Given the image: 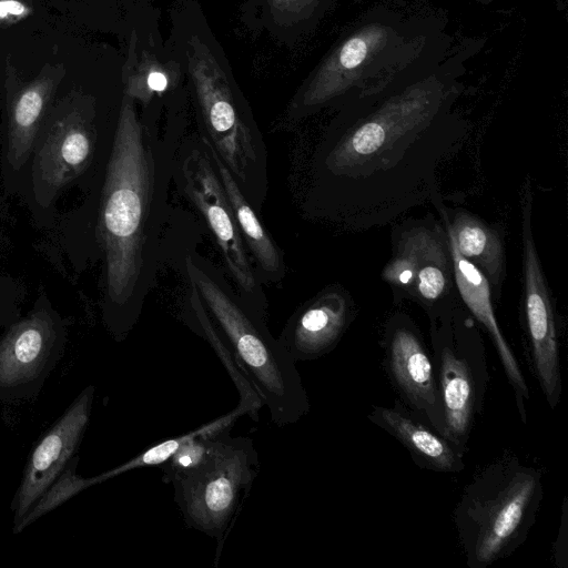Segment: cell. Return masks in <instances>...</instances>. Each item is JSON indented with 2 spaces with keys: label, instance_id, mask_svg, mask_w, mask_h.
Masks as SVG:
<instances>
[{
  "label": "cell",
  "instance_id": "obj_9",
  "mask_svg": "<svg viewBox=\"0 0 568 568\" xmlns=\"http://www.w3.org/2000/svg\"><path fill=\"white\" fill-rule=\"evenodd\" d=\"M523 324L529 365L548 406L555 409L562 394L559 329L552 296L532 231L534 190L521 192Z\"/></svg>",
  "mask_w": 568,
  "mask_h": 568
},
{
  "label": "cell",
  "instance_id": "obj_17",
  "mask_svg": "<svg viewBox=\"0 0 568 568\" xmlns=\"http://www.w3.org/2000/svg\"><path fill=\"white\" fill-rule=\"evenodd\" d=\"M432 204L452 233L462 256L481 272L488 281L491 296L499 298L506 276L503 233L466 209L447 207L440 193L434 197Z\"/></svg>",
  "mask_w": 568,
  "mask_h": 568
},
{
  "label": "cell",
  "instance_id": "obj_12",
  "mask_svg": "<svg viewBox=\"0 0 568 568\" xmlns=\"http://www.w3.org/2000/svg\"><path fill=\"white\" fill-rule=\"evenodd\" d=\"M97 146L92 116L73 105L60 110L34 143L31 176L37 202L48 207L65 185L90 166Z\"/></svg>",
  "mask_w": 568,
  "mask_h": 568
},
{
  "label": "cell",
  "instance_id": "obj_8",
  "mask_svg": "<svg viewBox=\"0 0 568 568\" xmlns=\"http://www.w3.org/2000/svg\"><path fill=\"white\" fill-rule=\"evenodd\" d=\"M173 182L204 220L239 294L254 306L266 310L262 284L244 246L226 193L202 136L197 141H181L176 152Z\"/></svg>",
  "mask_w": 568,
  "mask_h": 568
},
{
  "label": "cell",
  "instance_id": "obj_24",
  "mask_svg": "<svg viewBox=\"0 0 568 568\" xmlns=\"http://www.w3.org/2000/svg\"><path fill=\"white\" fill-rule=\"evenodd\" d=\"M4 322V317L0 315V324Z\"/></svg>",
  "mask_w": 568,
  "mask_h": 568
},
{
  "label": "cell",
  "instance_id": "obj_18",
  "mask_svg": "<svg viewBox=\"0 0 568 568\" xmlns=\"http://www.w3.org/2000/svg\"><path fill=\"white\" fill-rule=\"evenodd\" d=\"M230 202L244 246L263 285L277 284L286 274L284 252L263 225L260 214L242 193L235 179L202 135Z\"/></svg>",
  "mask_w": 568,
  "mask_h": 568
},
{
  "label": "cell",
  "instance_id": "obj_5",
  "mask_svg": "<svg viewBox=\"0 0 568 568\" xmlns=\"http://www.w3.org/2000/svg\"><path fill=\"white\" fill-rule=\"evenodd\" d=\"M428 321L444 437L465 454L490 379L486 347L477 322L460 300Z\"/></svg>",
  "mask_w": 568,
  "mask_h": 568
},
{
  "label": "cell",
  "instance_id": "obj_20",
  "mask_svg": "<svg viewBox=\"0 0 568 568\" xmlns=\"http://www.w3.org/2000/svg\"><path fill=\"white\" fill-rule=\"evenodd\" d=\"M79 456L74 455L59 476L36 500L13 534H19L40 517L58 508L81 491L97 485L95 477L85 478L77 473Z\"/></svg>",
  "mask_w": 568,
  "mask_h": 568
},
{
  "label": "cell",
  "instance_id": "obj_2",
  "mask_svg": "<svg viewBox=\"0 0 568 568\" xmlns=\"http://www.w3.org/2000/svg\"><path fill=\"white\" fill-rule=\"evenodd\" d=\"M181 141L120 114L101 190L97 236L104 255V321L116 341L138 323L164 261L169 191Z\"/></svg>",
  "mask_w": 568,
  "mask_h": 568
},
{
  "label": "cell",
  "instance_id": "obj_10",
  "mask_svg": "<svg viewBox=\"0 0 568 568\" xmlns=\"http://www.w3.org/2000/svg\"><path fill=\"white\" fill-rule=\"evenodd\" d=\"M67 327L45 297L0 336V400L38 396L63 356Z\"/></svg>",
  "mask_w": 568,
  "mask_h": 568
},
{
  "label": "cell",
  "instance_id": "obj_23",
  "mask_svg": "<svg viewBox=\"0 0 568 568\" xmlns=\"http://www.w3.org/2000/svg\"><path fill=\"white\" fill-rule=\"evenodd\" d=\"M148 84L151 90L163 91L166 87V78L160 72H152L148 78Z\"/></svg>",
  "mask_w": 568,
  "mask_h": 568
},
{
  "label": "cell",
  "instance_id": "obj_16",
  "mask_svg": "<svg viewBox=\"0 0 568 568\" xmlns=\"http://www.w3.org/2000/svg\"><path fill=\"white\" fill-rule=\"evenodd\" d=\"M367 419L397 439L418 467L439 473L464 470L465 454L398 398L392 407L374 405Z\"/></svg>",
  "mask_w": 568,
  "mask_h": 568
},
{
  "label": "cell",
  "instance_id": "obj_15",
  "mask_svg": "<svg viewBox=\"0 0 568 568\" xmlns=\"http://www.w3.org/2000/svg\"><path fill=\"white\" fill-rule=\"evenodd\" d=\"M444 227L450 244L458 297L477 324L489 335L507 381L514 390L520 419L526 423V402L530 398L529 388L516 356L498 325L488 281L475 265L462 256L452 233L445 225Z\"/></svg>",
  "mask_w": 568,
  "mask_h": 568
},
{
  "label": "cell",
  "instance_id": "obj_1",
  "mask_svg": "<svg viewBox=\"0 0 568 568\" xmlns=\"http://www.w3.org/2000/svg\"><path fill=\"white\" fill-rule=\"evenodd\" d=\"M464 134L423 104L345 115L315 146L302 209L353 232L393 223L439 194L437 168Z\"/></svg>",
  "mask_w": 568,
  "mask_h": 568
},
{
  "label": "cell",
  "instance_id": "obj_14",
  "mask_svg": "<svg viewBox=\"0 0 568 568\" xmlns=\"http://www.w3.org/2000/svg\"><path fill=\"white\" fill-rule=\"evenodd\" d=\"M355 316L349 292L332 284L292 314L277 339L294 362L317 359L337 346Z\"/></svg>",
  "mask_w": 568,
  "mask_h": 568
},
{
  "label": "cell",
  "instance_id": "obj_4",
  "mask_svg": "<svg viewBox=\"0 0 568 568\" xmlns=\"http://www.w3.org/2000/svg\"><path fill=\"white\" fill-rule=\"evenodd\" d=\"M544 498L542 474L513 453L480 468L464 487L453 521L468 568H487L526 540Z\"/></svg>",
  "mask_w": 568,
  "mask_h": 568
},
{
  "label": "cell",
  "instance_id": "obj_19",
  "mask_svg": "<svg viewBox=\"0 0 568 568\" xmlns=\"http://www.w3.org/2000/svg\"><path fill=\"white\" fill-rule=\"evenodd\" d=\"M58 80L40 75L18 90L7 106V160L19 171L30 158Z\"/></svg>",
  "mask_w": 568,
  "mask_h": 568
},
{
  "label": "cell",
  "instance_id": "obj_6",
  "mask_svg": "<svg viewBox=\"0 0 568 568\" xmlns=\"http://www.w3.org/2000/svg\"><path fill=\"white\" fill-rule=\"evenodd\" d=\"M230 432L216 437L200 464L170 481L186 526L217 540L216 559L260 467L253 440Z\"/></svg>",
  "mask_w": 568,
  "mask_h": 568
},
{
  "label": "cell",
  "instance_id": "obj_11",
  "mask_svg": "<svg viewBox=\"0 0 568 568\" xmlns=\"http://www.w3.org/2000/svg\"><path fill=\"white\" fill-rule=\"evenodd\" d=\"M383 367L398 399L444 436V414L430 349L415 321L390 313L382 327Z\"/></svg>",
  "mask_w": 568,
  "mask_h": 568
},
{
  "label": "cell",
  "instance_id": "obj_21",
  "mask_svg": "<svg viewBox=\"0 0 568 568\" xmlns=\"http://www.w3.org/2000/svg\"><path fill=\"white\" fill-rule=\"evenodd\" d=\"M32 9L20 0H0V24L10 26L27 19Z\"/></svg>",
  "mask_w": 568,
  "mask_h": 568
},
{
  "label": "cell",
  "instance_id": "obj_7",
  "mask_svg": "<svg viewBox=\"0 0 568 568\" xmlns=\"http://www.w3.org/2000/svg\"><path fill=\"white\" fill-rule=\"evenodd\" d=\"M392 255L382 268L394 304L416 303L428 318L453 307L458 301L454 264L447 232L432 213L397 222L390 232Z\"/></svg>",
  "mask_w": 568,
  "mask_h": 568
},
{
  "label": "cell",
  "instance_id": "obj_3",
  "mask_svg": "<svg viewBox=\"0 0 568 568\" xmlns=\"http://www.w3.org/2000/svg\"><path fill=\"white\" fill-rule=\"evenodd\" d=\"M185 278L195 287L212 326L252 382L280 427L310 410L307 393L292 359L266 326V310L247 302L224 273L196 250L182 256Z\"/></svg>",
  "mask_w": 568,
  "mask_h": 568
},
{
  "label": "cell",
  "instance_id": "obj_22",
  "mask_svg": "<svg viewBox=\"0 0 568 568\" xmlns=\"http://www.w3.org/2000/svg\"><path fill=\"white\" fill-rule=\"evenodd\" d=\"M366 55V44L359 38L348 40L341 51V63L347 69L357 67Z\"/></svg>",
  "mask_w": 568,
  "mask_h": 568
},
{
  "label": "cell",
  "instance_id": "obj_13",
  "mask_svg": "<svg viewBox=\"0 0 568 568\" xmlns=\"http://www.w3.org/2000/svg\"><path fill=\"white\" fill-rule=\"evenodd\" d=\"M93 397L94 387L89 385L34 444L11 503L12 530L77 454L89 425Z\"/></svg>",
  "mask_w": 568,
  "mask_h": 568
}]
</instances>
